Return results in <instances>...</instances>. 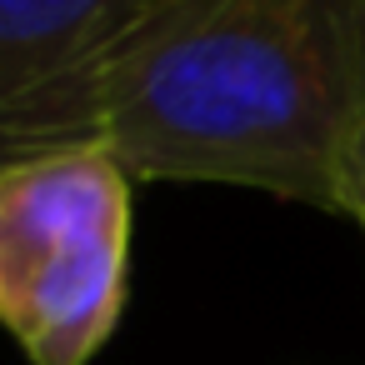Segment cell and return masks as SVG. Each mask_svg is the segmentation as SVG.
Instances as JSON below:
<instances>
[{"mask_svg":"<svg viewBox=\"0 0 365 365\" xmlns=\"http://www.w3.org/2000/svg\"><path fill=\"white\" fill-rule=\"evenodd\" d=\"M150 0H0V170L101 145L96 81Z\"/></svg>","mask_w":365,"mask_h":365,"instance_id":"3957f363","label":"cell"},{"mask_svg":"<svg viewBox=\"0 0 365 365\" xmlns=\"http://www.w3.org/2000/svg\"><path fill=\"white\" fill-rule=\"evenodd\" d=\"M340 215H350L365 230V125L345 150V170H340Z\"/></svg>","mask_w":365,"mask_h":365,"instance_id":"277c9868","label":"cell"},{"mask_svg":"<svg viewBox=\"0 0 365 365\" xmlns=\"http://www.w3.org/2000/svg\"><path fill=\"white\" fill-rule=\"evenodd\" d=\"M130 170L106 145L0 170V325L31 365H91L130 285Z\"/></svg>","mask_w":365,"mask_h":365,"instance_id":"7a4b0ae2","label":"cell"},{"mask_svg":"<svg viewBox=\"0 0 365 365\" xmlns=\"http://www.w3.org/2000/svg\"><path fill=\"white\" fill-rule=\"evenodd\" d=\"M365 125V0H150L96 81L130 180L240 185L340 215Z\"/></svg>","mask_w":365,"mask_h":365,"instance_id":"6da1fadb","label":"cell"}]
</instances>
